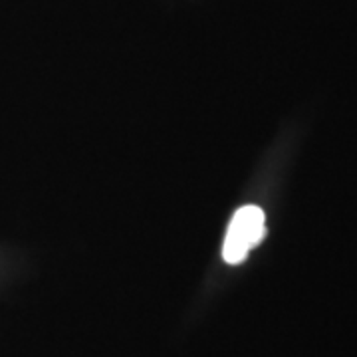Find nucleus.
Instances as JSON below:
<instances>
[{"label": "nucleus", "instance_id": "1", "mask_svg": "<svg viewBox=\"0 0 357 357\" xmlns=\"http://www.w3.org/2000/svg\"><path fill=\"white\" fill-rule=\"evenodd\" d=\"M266 234V220L260 206L248 204L234 213L230 220L229 232L222 246V258L229 264H241L248 252L262 243Z\"/></svg>", "mask_w": 357, "mask_h": 357}]
</instances>
